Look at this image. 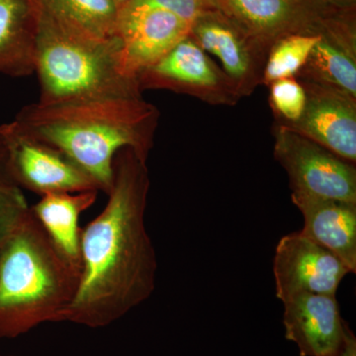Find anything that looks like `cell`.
I'll return each instance as SVG.
<instances>
[{
    "mask_svg": "<svg viewBox=\"0 0 356 356\" xmlns=\"http://www.w3.org/2000/svg\"><path fill=\"white\" fill-rule=\"evenodd\" d=\"M191 23L172 13L149 7L124 6L119 10L117 35L122 41L124 72L137 79L191 34Z\"/></svg>",
    "mask_w": 356,
    "mask_h": 356,
    "instance_id": "cell-11",
    "label": "cell"
},
{
    "mask_svg": "<svg viewBox=\"0 0 356 356\" xmlns=\"http://www.w3.org/2000/svg\"><path fill=\"white\" fill-rule=\"evenodd\" d=\"M285 337L301 356H337L343 334L336 295L301 293L284 302Z\"/></svg>",
    "mask_w": 356,
    "mask_h": 356,
    "instance_id": "cell-13",
    "label": "cell"
},
{
    "mask_svg": "<svg viewBox=\"0 0 356 356\" xmlns=\"http://www.w3.org/2000/svg\"><path fill=\"white\" fill-rule=\"evenodd\" d=\"M37 6L70 32L95 40L118 36L119 7L113 0H35Z\"/></svg>",
    "mask_w": 356,
    "mask_h": 356,
    "instance_id": "cell-17",
    "label": "cell"
},
{
    "mask_svg": "<svg viewBox=\"0 0 356 356\" xmlns=\"http://www.w3.org/2000/svg\"><path fill=\"white\" fill-rule=\"evenodd\" d=\"M269 104L276 123L291 125L299 120L305 109L307 96L303 86L296 79H280L269 84Z\"/></svg>",
    "mask_w": 356,
    "mask_h": 356,
    "instance_id": "cell-20",
    "label": "cell"
},
{
    "mask_svg": "<svg viewBox=\"0 0 356 356\" xmlns=\"http://www.w3.org/2000/svg\"><path fill=\"white\" fill-rule=\"evenodd\" d=\"M0 356H3V355H0Z\"/></svg>",
    "mask_w": 356,
    "mask_h": 356,
    "instance_id": "cell-27",
    "label": "cell"
},
{
    "mask_svg": "<svg viewBox=\"0 0 356 356\" xmlns=\"http://www.w3.org/2000/svg\"><path fill=\"white\" fill-rule=\"evenodd\" d=\"M137 81L140 91L165 89L211 105L233 106L241 99L222 67L189 36L142 70Z\"/></svg>",
    "mask_w": 356,
    "mask_h": 356,
    "instance_id": "cell-8",
    "label": "cell"
},
{
    "mask_svg": "<svg viewBox=\"0 0 356 356\" xmlns=\"http://www.w3.org/2000/svg\"><path fill=\"white\" fill-rule=\"evenodd\" d=\"M189 37L221 63L240 97L262 84L268 50L250 38L218 9L201 14L192 23Z\"/></svg>",
    "mask_w": 356,
    "mask_h": 356,
    "instance_id": "cell-9",
    "label": "cell"
},
{
    "mask_svg": "<svg viewBox=\"0 0 356 356\" xmlns=\"http://www.w3.org/2000/svg\"><path fill=\"white\" fill-rule=\"evenodd\" d=\"M299 81L306 91L305 109L286 127L355 165L356 98L322 84Z\"/></svg>",
    "mask_w": 356,
    "mask_h": 356,
    "instance_id": "cell-12",
    "label": "cell"
},
{
    "mask_svg": "<svg viewBox=\"0 0 356 356\" xmlns=\"http://www.w3.org/2000/svg\"><path fill=\"white\" fill-rule=\"evenodd\" d=\"M321 38L320 35L294 34L276 41L267 54L262 84L268 86L280 79L296 76Z\"/></svg>",
    "mask_w": 356,
    "mask_h": 356,
    "instance_id": "cell-19",
    "label": "cell"
},
{
    "mask_svg": "<svg viewBox=\"0 0 356 356\" xmlns=\"http://www.w3.org/2000/svg\"><path fill=\"white\" fill-rule=\"evenodd\" d=\"M99 191L51 192L32 206V214L55 247L79 271L81 236L79 217L95 204Z\"/></svg>",
    "mask_w": 356,
    "mask_h": 356,
    "instance_id": "cell-16",
    "label": "cell"
},
{
    "mask_svg": "<svg viewBox=\"0 0 356 356\" xmlns=\"http://www.w3.org/2000/svg\"><path fill=\"white\" fill-rule=\"evenodd\" d=\"M79 275L31 211L0 250V339L57 323L74 299Z\"/></svg>",
    "mask_w": 356,
    "mask_h": 356,
    "instance_id": "cell-3",
    "label": "cell"
},
{
    "mask_svg": "<svg viewBox=\"0 0 356 356\" xmlns=\"http://www.w3.org/2000/svg\"><path fill=\"white\" fill-rule=\"evenodd\" d=\"M325 4L339 10H355L356 0H323Z\"/></svg>",
    "mask_w": 356,
    "mask_h": 356,
    "instance_id": "cell-24",
    "label": "cell"
},
{
    "mask_svg": "<svg viewBox=\"0 0 356 356\" xmlns=\"http://www.w3.org/2000/svg\"><path fill=\"white\" fill-rule=\"evenodd\" d=\"M37 17L35 0H0V74H34Z\"/></svg>",
    "mask_w": 356,
    "mask_h": 356,
    "instance_id": "cell-15",
    "label": "cell"
},
{
    "mask_svg": "<svg viewBox=\"0 0 356 356\" xmlns=\"http://www.w3.org/2000/svg\"><path fill=\"white\" fill-rule=\"evenodd\" d=\"M0 178L2 179H10L8 173H7L6 165V158H4L3 149L0 146ZM13 181V180H11Z\"/></svg>",
    "mask_w": 356,
    "mask_h": 356,
    "instance_id": "cell-25",
    "label": "cell"
},
{
    "mask_svg": "<svg viewBox=\"0 0 356 356\" xmlns=\"http://www.w3.org/2000/svg\"><path fill=\"white\" fill-rule=\"evenodd\" d=\"M38 8V6H37ZM120 37L95 40L70 32L38 8L35 72L39 102L99 96H142L124 72Z\"/></svg>",
    "mask_w": 356,
    "mask_h": 356,
    "instance_id": "cell-4",
    "label": "cell"
},
{
    "mask_svg": "<svg viewBox=\"0 0 356 356\" xmlns=\"http://www.w3.org/2000/svg\"><path fill=\"white\" fill-rule=\"evenodd\" d=\"M7 173L18 187L51 192L100 191L88 173L56 147L35 139L14 121L0 125Z\"/></svg>",
    "mask_w": 356,
    "mask_h": 356,
    "instance_id": "cell-7",
    "label": "cell"
},
{
    "mask_svg": "<svg viewBox=\"0 0 356 356\" xmlns=\"http://www.w3.org/2000/svg\"><path fill=\"white\" fill-rule=\"evenodd\" d=\"M337 356H356L355 336L344 321L343 341Z\"/></svg>",
    "mask_w": 356,
    "mask_h": 356,
    "instance_id": "cell-23",
    "label": "cell"
},
{
    "mask_svg": "<svg viewBox=\"0 0 356 356\" xmlns=\"http://www.w3.org/2000/svg\"><path fill=\"white\" fill-rule=\"evenodd\" d=\"M292 202L304 218L301 233L339 257L350 273L356 271V204L292 192Z\"/></svg>",
    "mask_w": 356,
    "mask_h": 356,
    "instance_id": "cell-14",
    "label": "cell"
},
{
    "mask_svg": "<svg viewBox=\"0 0 356 356\" xmlns=\"http://www.w3.org/2000/svg\"><path fill=\"white\" fill-rule=\"evenodd\" d=\"M295 77L329 86L356 98V55L322 37Z\"/></svg>",
    "mask_w": 356,
    "mask_h": 356,
    "instance_id": "cell-18",
    "label": "cell"
},
{
    "mask_svg": "<svg viewBox=\"0 0 356 356\" xmlns=\"http://www.w3.org/2000/svg\"><path fill=\"white\" fill-rule=\"evenodd\" d=\"M125 6L163 9L191 24L201 14L217 9L215 0H132Z\"/></svg>",
    "mask_w": 356,
    "mask_h": 356,
    "instance_id": "cell-22",
    "label": "cell"
},
{
    "mask_svg": "<svg viewBox=\"0 0 356 356\" xmlns=\"http://www.w3.org/2000/svg\"><path fill=\"white\" fill-rule=\"evenodd\" d=\"M273 154L292 192L356 204L355 165L286 126H274Z\"/></svg>",
    "mask_w": 356,
    "mask_h": 356,
    "instance_id": "cell-5",
    "label": "cell"
},
{
    "mask_svg": "<svg viewBox=\"0 0 356 356\" xmlns=\"http://www.w3.org/2000/svg\"><path fill=\"white\" fill-rule=\"evenodd\" d=\"M31 213L20 187L0 178V250Z\"/></svg>",
    "mask_w": 356,
    "mask_h": 356,
    "instance_id": "cell-21",
    "label": "cell"
},
{
    "mask_svg": "<svg viewBox=\"0 0 356 356\" xmlns=\"http://www.w3.org/2000/svg\"><path fill=\"white\" fill-rule=\"evenodd\" d=\"M149 186L147 161L133 149L119 152L106 206L81 229L79 285L58 322L107 327L153 294L158 261L145 222Z\"/></svg>",
    "mask_w": 356,
    "mask_h": 356,
    "instance_id": "cell-1",
    "label": "cell"
},
{
    "mask_svg": "<svg viewBox=\"0 0 356 356\" xmlns=\"http://www.w3.org/2000/svg\"><path fill=\"white\" fill-rule=\"evenodd\" d=\"M273 273L276 297L284 302L301 293L336 295L350 270L339 257L299 232L280 238Z\"/></svg>",
    "mask_w": 356,
    "mask_h": 356,
    "instance_id": "cell-10",
    "label": "cell"
},
{
    "mask_svg": "<svg viewBox=\"0 0 356 356\" xmlns=\"http://www.w3.org/2000/svg\"><path fill=\"white\" fill-rule=\"evenodd\" d=\"M115 4L119 7V9H121L122 7L127 6L128 3H130L132 0H113Z\"/></svg>",
    "mask_w": 356,
    "mask_h": 356,
    "instance_id": "cell-26",
    "label": "cell"
},
{
    "mask_svg": "<svg viewBox=\"0 0 356 356\" xmlns=\"http://www.w3.org/2000/svg\"><path fill=\"white\" fill-rule=\"evenodd\" d=\"M159 118L158 108L142 96H99L32 103L13 121L64 153L107 194L116 154L131 149L147 161Z\"/></svg>",
    "mask_w": 356,
    "mask_h": 356,
    "instance_id": "cell-2",
    "label": "cell"
},
{
    "mask_svg": "<svg viewBox=\"0 0 356 356\" xmlns=\"http://www.w3.org/2000/svg\"><path fill=\"white\" fill-rule=\"evenodd\" d=\"M224 13L250 38L269 51L289 35L325 36L353 10H339L323 0H215Z\"/></svg>",
    "mask_w": 356,
    "mask_h": 356,
    "instance_id": "cell-6",
    "label": "cell"
}]
</instances>
